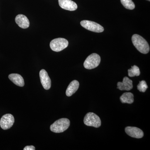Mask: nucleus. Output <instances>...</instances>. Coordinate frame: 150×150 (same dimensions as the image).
Listing matches in <instances>:
<instances>
[{"instance_id":"nucleus-1","label":"nucleus","mask_w":150,"mask_h":150,"mask_svg":"<svg viewBox=\"0 0 150 150\" xmlns=\"http://www.w3.org/2000/svg\"><path fill=\"white\" fill-rule=\"evenodd\" d=\"M132 41L136 48L143 54H147L150 51L149 43L144 38L138 34H135L132 36Z\"/></svg>"},{"instance_id":"nucleus-2","label":"nucleus","mask_w":150,"mask_h":150,"mask_svg":"<svg viewBox=\"0 0 150 150\" xmlns=\"http://www.w3.org/2000/svg\"><path fill=\"white\" fill-rule=\"evenodd\" d=\"M70 121L69 119L62 118L55 121L50 126V130L56 133H62L69 127Z\"/></svg>"},{"instance_id":"nucleus-3","label":"nucleus","mask_w":150,"mask_h":150,"mask_svg":"<svg viewBox=\"0 0 150 150\" xmlns=\"http://www.w3.org/2000/svg\"><path fill=\"white\" fill-rule=\"evenodd\" d=\"M84 123L86 126L99 128L101 126V120L98 115L93 112L87 113L84 118Z\"/></svg>"},{"instance_id":"nucleus-4","label":"nucleus","mask_w":150,"mask_h":150,"mask_svg":"<svg viewBox=\"0 0 150 150\" xmlns=\"http://www.w3.org/2000/svg\"><path fill=\"white\" fill-rule=\"evenodd\" d=\"M100 56L98 54L93 53L91 54L87 58L84 62L83 66L85 69H92L98 67L100 62Z\"/></svg>"},{"instance_id":"nucleus-5","label":"nucleus","mask_w":150,"mask_h":150,"mask_svg":"<svg viewBox=\"0 0 150 150\" xmlns=\"http://www.w3.org/2000/svg\"><path fill=\"white\" fill-rule=\"evenodd\" d=\"M69 45V42L64 38H57L51 40L50 46L53 51L60 52L67 48Z\"/></svg>"},{"instance_id":"nucleus-6","label":"nucleus","mask_w":150,"mask_h":150,"mask_svg":"<svg viewBox=\"0 0 150 150\" xmlns=\"http://www.w3.org/2000/svg\"><path fill=\"white\" fill-rule=\"evenodd\" d=\"M82 27L90 31L96 33H101L104 31V28L101 25L95 22L88 20H83L81 22Z\"/></svg>"},{"instance_id":"nucleus-7","label":"nucleus","mask_w":150,"mask_h":150,"mask_svg":"<svg viewBox=\"0 0 150 150\" xmlns=\"http://www.w3.org/2000/svg\"><path fill=\"white\" fill-rule=\"evenodd\" d=\"M15 122L13 115L11 114H6L3 115L0 120V126L4 130L10 129Z\"/></svg>"},{"instance_id":"nucleus-8","label":"nucleus","mask_w":150,"mask_h":150,"mask_svg":"<svg viewBox=\"0 0 150 150\" xmlns=\"http://www.w3.org/2000/svg\"><path fill=\"white\" fill-rule=\"evenodd\" d=\"M39 76H40V81L44 88L46 90H48L51 88V80L46 70L44 69L40 70L39 73Z\"/></svg>"},{"instance_id":"nucleus-9","label":"nucleus","mask_w":150,"mask_h":150,"mask_svg":"<svg viewBox=\"0 0 150 150\" xmlns=\"http://www.w3.org/2000/svg\"><path fill=\"white\" fill-rule=\"evenodd\" d=\"M125 131L129 136L136 139H141L144 136L143 131L137 127L128 126L125 128Z\"/></svg>"},{"instance_id":"nucleus-10","label":"nucleus","mask_w":150,"mask_h":150,"mask_svg":"<svg viewBox=\"0 0 150 150\" xmlns=\"http://www.w3.org/2000/svg\"><path fill=\"white\" fill-rule=\"evenodd\" d=\"M59 3L60 6L66 10L74 11L77 9V5L71 0H59Z\"/></svg>"},{"instance_id":"nucleus-11","label":"nucleus","mask_w":150,"mask_h":150,"mask_svg":"<svg viewBox=\"0 0 150 150\" xmlns=\"http://www.w3.org/2000/svg\"><path fill=\"white\" fill-rule=\"evenodd\" d=\"M133 81L127 77L123 78V82H118L117 83V88L121 91L131 90L133 88Z\"/></svg>"},{"instance_id":"nucleus-12","label":"nucleus","mask_w":150,"mask_h":150,"mask_svg":"<svg viewBox=\"0 0 150 150\" xmlns=\"http://www.w3.org/2000/svg\"><path fill=\"white\" fill-rule=\"evenodd\" d=\"M15 21L20 27L23 29L29 27L30 22L27 17L24 15L19 14L15 18Z\"/></svg>"},{"instance_id":"nucleus-13","label":"nucleus","mask_w":150,"mask_h":150,"mask_svg":"<svg viewBox=\"0 0 150 150\" xmlns=\"http://www.w3.org/2000/svg\"><path fill=\"white\" fill-rule=\"evenodd\" d=\"M9 79L13 83L18 86L23 87L24 81L21 75L17 74H12L9 75Z\"/></svg>"},{"instance_id":"nucleus-14","label":"nucleus","mask_w":150,"mask_h":150,"mask_svg":"<svg viewBox=\"0 0 150 150\" xmlns=\"http://www.w3.org/2000/svg\"><path fill=\"white\" fill-rule=\"evenodd\" d=\"M79 87V83L76 80H74L71 82L67 88L66 91L67 96H71L73 95L78 90Z\"/></svg>"},{"instance_id":"nucleus-15","label":"nucleus","mask_w":150,"mask_h":150,"mask_svg":"<svg viewBox=\"0 0 150 150\" xmlns=\"http://www.w3.org/2000/svg\"><path fill=\"white\" fill-rule=\"evenodd\" d=\"M120 100L122 103L131 104L134 102V96L130 92L125 93L120 97Z\"/></svg>"},{"instance_id":"nucleus-16","label":"nucleus","mask_w":150,"mask_h":150,"mask_svg":"<svg viewBox=\"0 0 150 150\" xmlns=\"http://www.w3.org/2000/svg\"><path fill=\"white\" fill-rule=\"evenodd\" d=\"M139 68L136 65L131 67V69L128 70V75L129 77H133L134 76H138L140 75Z\"/></svg>"},{"instance_id":"nucleus-17","label":"nucleus","mask_w":150,"mask_h":150,"mask_svg":"<svg viewBox=\"0 0 150 150\" xmlns=\"http://www.w3.org/2000/svg\"><path fill=\"white\" fill-rule=\"evenodd\" d=\"M121 1L125 8L129 10H133L135 8V4L132 0H121Z\"/></svg>"},{"instance_id":"nucleus-18","label":"nucleus","mask_w":150,"mask_h":150,"mask_svg":"<svg viewBox=\"0 0 150 150\" xmlns=\"http://www.w3.org/2000/svg\"><path fill=\"white\" fill-rule=\"evenodd\" d=\"M148 88V86L145 81H140L139 83L137 86V89L142 92H145Z\"/></svg>"},{"instance_id":"nucleus-19","label":"nucleus","mask_w":150,"mask_h":150,"mask_svg":"<svg viewBox=\"0 0 150 150\" xmlns=\"http://www.w3.org/2000/svg\"><path fill=\"white\" fill-rule=\"evenodd\" d=\"M24 150H35V147L33 146H28L23 149Z\"/></svg>"},{"instance_id":"nucleus-20","label":"nucleus","mask_w":150,"mask_h":150,"mask_svg":"<svg viewBox=\"0 0 150 150\" xmlns=\"http://www.w3.org/2000/svg\"><path fill=\"white\" fill-rule=\"evenodd\" d=\"M147 1H150V0H147Z\"/></svg>"}]
</instances>
